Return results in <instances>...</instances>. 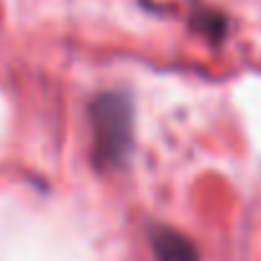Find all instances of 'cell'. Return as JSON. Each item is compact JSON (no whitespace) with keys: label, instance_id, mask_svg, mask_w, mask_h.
<instances>
[{"label":"cell","instance_id":"1","mask_svg":"<svg viewBox=\"0 0 261 261\" xmlns=\"http://www.w3.org/2000/svg\"><path fill=\"white\" fill-rule=\"evenodd\" d=\"M92 156L100 169H115L125 162L134 141V108L120 90L102 92L90 105Z\"/></svg>","mask_w":261,"mask_h":261},{"label":"cell","instance_id":"2","mask_svg":"<svg viewBox=\"0 0 261 261\" xmlns=\"http://www.w3.org/2000/svg\"><path fill=\"white\" fill-rule=\"evenodd\" d=\"M151 251L156 261H200L192 241L167 225L151 228Z\"/></svg>","mask_w":261,"mask_h":261}]
</instances>
